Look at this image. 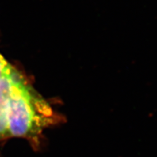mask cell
I'll list each match as a JSON object with an SVG mask.
<instances>
[{"instance_id":"1","label":"cell","mask_w":157,"mask_h":157,"mask_svg":"<svg viewBox=\"0 0 157 157\" xmlns=\"http://www.w3.org/2000/svg\"><path fill=\"white\" fill-rule=\"evenodd\" d=\"M50 105L29 85L21 73L13 84L7 107L9 137H24L38 146L39 136L57 122Z\"/></svg>"},{"instance_id":"2","label":"cell","mask_w":157,"mask_h":157,"mask_svg":"<svg viewBox=\"0 0 157 157\" xmlns=\"http://www.w3.org/2000/svg\"><path fill=\"white\" fill-rule=\"evenodd\" d=\"M20 72L11 66L0 76V140L9 137L7 127V107L13 84Z\"/></svg>"}]
</instances>
